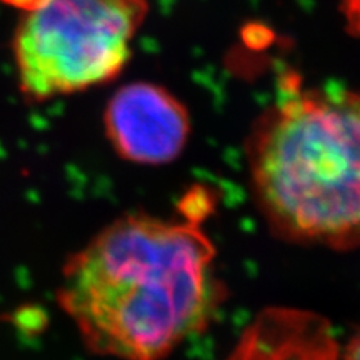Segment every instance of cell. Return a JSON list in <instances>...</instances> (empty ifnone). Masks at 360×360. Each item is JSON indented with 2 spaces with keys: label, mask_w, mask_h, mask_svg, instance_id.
Wrapping results in <instances>:
<instances>
[{
  "label": "cell",
  "mask_w": 360,
  "mask_h": 360,
  "mask_svg": "<svg viewBox=\"0 0 360 360\" xmlns=\"http://www.w3.org/2000/svg\"><path fill=\"white\" fill-rule=\"evenodd\" d=\"M255 205L282 240L360 247V90L281 84L245 141Z\"/></svg>",
  "instance_id": "cell-2"
},
{
  "label": "cell",
  "mask_w": 360,
  "mask_h": 360,
  "mask_svg": "<svg viewBox=\"0 0 360 360\" xmlns=\"http://www.w3.org/2000/svg\"><path fill=\"white\" fill-rule=\"evenodd\" d=\"M103 125L117 155L142 165L175 160L191 135L186 105L170 90L152 82L117 90L105 107Z\"/></svg>",
  "instance_id": "cell-4"
},
{
  "label": "cell",
  "mask_w": 360,
  "mask_h": 360,
  "mask_svg": "<svg viewBox=\"0 0 360 360\" xmlns=\"http://www.w3.org/2000/svg\"><path fill=\"white\" fill-rule=\"evenodd\" d=\"M334 328L310 310L269 307L252 321L225 360H340Z\"/></svg>",
  "instance_id": "cell-5"
},
{
  "label": "cell",
  "mask_w": 360,
  "mask_h": 360,
  "mask_svg": "<svg viewBox=\"0 0 360 360\" xmlns=\"http://www.w3.org/2000/svg\"><path fill=\"white\" fill-rule=\"evenodd\" d=\"M2 4H6L8 7H13L17 8V11H22V12H29L35 8L40 4L44 2V0H0Z\"/></svg>",
  "instance_id": "cell-7"
},
{
  "label": "cell",
  "mask_w": 360,
  "mask_h": 360,
  "mask_svg": "<svg viewBox=\"0 0 360 360\" xmlns=\"http://www.w3.org/2000/svg\"><path fill=\"white\" fill-rule=\"evenodd\" d=\"M210 200L188 193L182 219L127 214L70 255L57 300L85 347L117 360H164L222 307Z\"/></svg>",
  "instance_id": "cell-1"
},
{
  "label": "cell",
  "mask_w": 360,
  "mask_h": 360,
  "mask_svg": "<svg viewBox=\"0 0 360 360\" xmlns=\"http://www.w3.org/2000/svg\"><path fill=\"white\" fill-rule=\"evenodd\" d=\"M340 360H360V330L350 339L344 352H340Z\"/></svg>",
  "instance_id": "cell-6"
},
{
  "label": "cell",
  "mask_w": 360,
  "mask_h": 360,
  "mask_svg": "<svg viewBox=\"0 0 360 360\" xmlns=\"http://www.w3.org/2000/svg\"><path fill=\"white\" fill-rule=\"evenodd\" d=\"M147 12V0H44L24 12L12 42L22 94L45 102L114 80Z\"/></svg>",
  "instance_id": "cell-3"
}]
</instances>
